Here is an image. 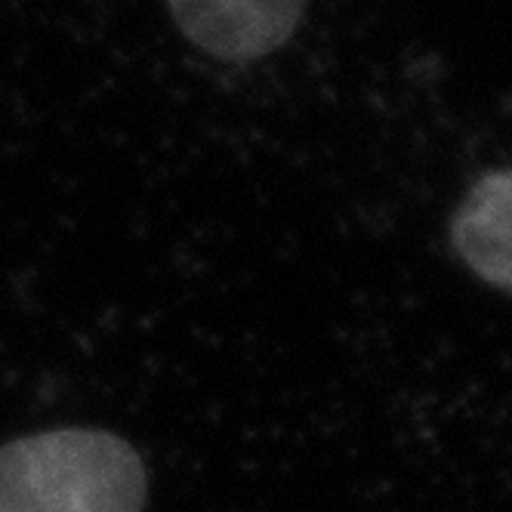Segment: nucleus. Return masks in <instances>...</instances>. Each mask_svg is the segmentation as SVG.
I'll use <instances>...</instances> for the list:
<instances>
[{
	"label": "nucleus",
	"instance_id": "f257e3e1",
	"mask_svg": "<svg viewBox=\"0 0 512 512\" xmlns=\"http://www.w3.org/2000/svg\"><path fill=\"white\" fill-rule=\"evenodd\" d=\"M145 466L127 438L65 426L0 445V512H142Z\"/></svg>",
	"mask_w": 512,
	"mask_h": 512
},
{
	"label": "nucleus",
	"instance_id": "7ed1b4c3",
	"mask_svg": "<svg viewBox=\"0 0 512 512\" xmlns=\"http://www.w3.org/2000/svg\"><path fill=\"white\" fill-rule=\"evenodd\" d=\"M512 176L509 170L485 173L463 195L451 216V244L460 263L494 284L497 290H509V226H512Z\"/></svg>",
	"mask_w": 512,
	"mask_h": 512
},
{
	"label": "nucleus",
	"instance_id": "f03ea898",
	"mask_svg": "<svg viewBox=\"0 0 512 512\" xmlns=\"http://www.w3.org/2000/svg\"><path fill=\"white\" fill-rule=\"evenodd\" d=\"M309 0H167L186 38L213 59L256 62L284 47Z\"/></svg>",
	"mask_w": 512,
	"mask_h": 512
}]
</instances>
